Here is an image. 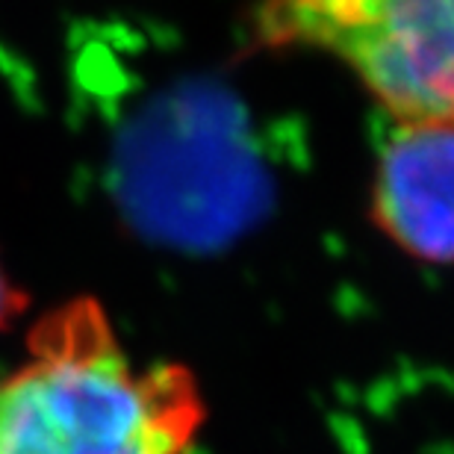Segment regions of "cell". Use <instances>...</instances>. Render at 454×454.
Listing matches in <instances>:
<instances>
[{"mask_svg":"<svg viewBox=\"0 0 454 454\" xmlns=\"http://www.w3.org/2000/svg\"><path fill=\"white\" fill-rule=\"evenodd\" d=\"M30 360L0 378V454H186L204 422L192 375L139 369L106 313L77 298L35 325Z\"/></svg>","mask_w":454,"mask_h":454,"instance_id":"obj_1","label":"cell"},{"mask_svg":"<svg viewBox=\"0 0 454 454\" xmlns=\"http://www.w3.org/2000/svg\"><path fill=\"white\" fill-rule=\"evenodd\" d=\"M262 33L340 57L402 124H454V0H269Z\"/></svg>","mask_w":454,"mask_h":454,"instance_id":"obj_2","label":"cell"},{"mask_svg":"<svg viewBox=\"0 0 454 454\" xmlns=\"http://www.w3.org/2000/svg\"><path fill=\"white\" fill-rule=\"evenodd\" d=\"M372 215L411 257L454 262V124H402L389 136Z\"/></svg>","mask_w":454,"mask_h":454,"instance_id":"obj_3","label":"cell"},{"mask_svg":"<svg viewBox=\"0 0 454 454\" xmlns=\"http://www.w3.org/2000/svg\"><path fill=\"white\" fill-rule=\"evenodd\" d=\"M24 307H27V295L12 284V278L6 275L4 262H0V331L6 325H12L24 313Z\"/></svg>","mask_w":454,"mask_h":454,"instance_id":"obj_4","label":"cell"}]
</instances>
